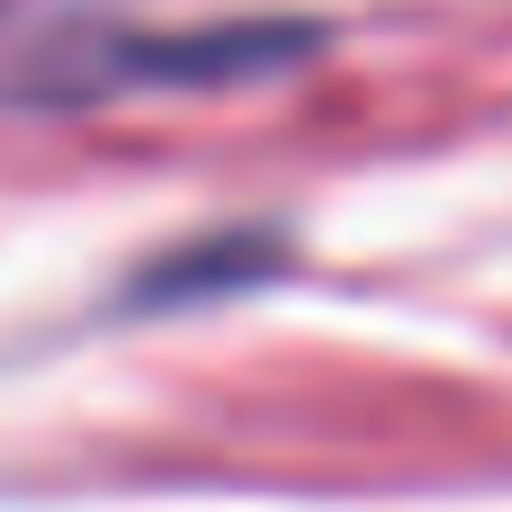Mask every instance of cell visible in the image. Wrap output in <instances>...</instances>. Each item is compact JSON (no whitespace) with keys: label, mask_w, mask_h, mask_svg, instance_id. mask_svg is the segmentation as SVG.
<instances>
[{"label":"cell","mask_w":512,"mask_h":512,"mask_svg":"<svg viewBox=\"0 0 512 512\" xmlns=\"http://www.w3.org/2000/svg\"><path fill=\"white\" fill-rule=\"evenodd\" d=\"M315 45L306 27H216V36H81L45 45L27 63V99H108V90H162V81H243L261 63H288Z\"/></svg>","instance_id":"6da1fadb"}]
</instances>
